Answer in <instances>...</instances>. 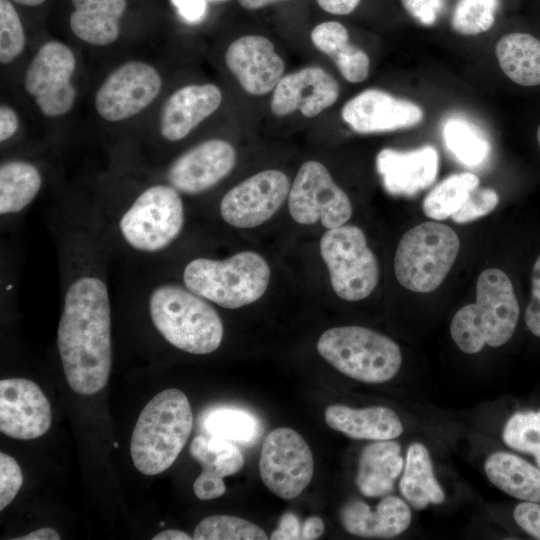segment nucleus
Segmentation results:
<instances>
[{
	"mask_svg": "<svg viewBox=\"0 0 540 540\" xmlns=\"http://www.w3.org/2000/svg\"><path fill=\"white\" fill-rule=\"evenodd\" d=\"M57 346L70 388L92 395L107 384L111 363V309L105 281L80 274L64 293Z\"/></svg>",
	"mask_w": 540,
	"mask_h": 540,
	"instance_id": "f257e3e1",
	"label": "nucleus"
},
{
	"mask_svg": "<svg viewBox=\"0 0 540 540\" xmlns=\"http://www.w3.org/2000/svg\"><path fill=\"white\" fill-rule=\"evenodd\" d=\"M519 314L508 275L500 269H486L477 279L476 303L463 306L452 318L451 337L467 354L480 352L485 344L500 347L512 337Z\"/></svg>",
	"mask_w": 540,
	"mask_h": 540,
	"instance_id": "f03ea898",
	"label": "nucleus"
},
{
	"mask_svg": "<svg viewBox=\"0 0 540 540\" xmlns=\"http://www.w3.org/2000/svg\"><path fill=\"white\" fill-rule=\"evenodd\" d=\"M193 414L187 396L167 389L141 411L131 436L130 453L136 469L145 475L167 470L189 438Z\"/></svg>",
	"mask_w": 540,
	"mask_h": 540,
	"instance_id": "7ed1b4c3",
	"label": "nucleus"
},
{
	"mask_svg": "<svg viewBox=\"0 0 540 540\" xmlns=\"http://www.w3.org/2000/svg\"><path fill=\"white\" fill-rule=\"evenodd\" d=\"M148 309L151 321L174 347L197 355L214 352L223 339V323L208 300L187 287L164 283L152 289Z\"/></svg>",
	"mask_w": 540,
	"mask_h": 540,
	"instance_id": "20e7f679",
	"label": "nucleus"
},
{
	"mask_svg": "<svg viewBox=\"0 0 540 540\" xmlns=\"http://www.w3.org/2000/svg\"><path fill=\"white\" fill-rule=\"evenodd\" d=\"M184 286L226 309H237L257 301L270 281V267L256 252L243 251L226 259L199 257L183 270Z\"/></svg>",
	"mask_w": 540,
	"mask_h": 540,
	"instance_id": "39448f33",
	"label": "nucleus"
},
{
	"mask_svg": "<svg viewBox=\"0 0 540 540\" xmlns=\"http://www.w3.org/2000/svg\"><path fill=\"white\" fill-rule=\"evenodd\" d=\"M317 350L336 370L365 383L391 380L402 363V354L396 342L361 326L326 330L317 342Z\"/></svg>",
	"mask_w": 540,
	"mask_h": 540,
	"instance_id": "423d86ee",
	"label": "nucleus"
},
{
	"mask_svg": "<svg viewBox=\"0 0 540 540\" xmlns=\"http://www.w3.org/2000/svg\"><path fill=\"white\" fill-rule=\"evenodd\" d=\"M459 249L460 240L450 226L423 222L402 236L394 258L395 276L404 288L429 293L441 285Z\"/></svg>",
	"mask_w": 540,
	"mask_h": 540,
	"instance_id": "0eeeda50",
	"label": "nucleus"
},
{
	"mask_svg": "<svg viewBox=\"0 0 540 540\" xmlns=\"http://www.w3.org/2000/svg\"><path fill=\"white\" fill-rule=\"evenodd\" d=\"M185 220L179 192L170 184H155L142 191L121 213L118 232L131 249L160 252L180 235Z\"/></svg>",
	"mask_w": 540,
	"mask_h": 540,
	"instance_id": "6e6552de",
	"label": "nucleus"
},
{
	"mask_svg": "<svg viewBox=\"0 0 540 540\" xmlns=\"http://www.w3.org/2000/svg\"><path fill=\"white\" fill-rule=\"evenodd\" d=\"M320 253L332 289L341 299L360 301L373 292L379 280V265L359 227L328 229L320 240Z\"/></svg>",
	"mask_w": 540,
	"mask_h": 540,
	"instance_id": "1a4fd4ad",
	"label": "nucleus"
},
{
	"mask_svg": "<svg viewBox=\"0 0 540 540\" xmlns=\"http://www.w3.org/2000/svg\"><path fill=\"white\" fill-rule=\"evenodd\" d=\"M291 217L299 224L312 225L318 220L327 229L344 225L352 215L348 195L320 162L310 160L298 169L288 195Z\"/></svg>",
	"mask_w": 540,
	"mask_h": 540,
	"instance_id": "9d476101",
	"label": "nucleus"
},
{
	"mask_svg": "<svg viewBox=\"0 0 540 540\" xmlns=\"http://www.w3.org/2000/svg\"><path fill=\"white\" fill-rule=\"evenodd\" d=\"M265 486L282 499H293L309 485L314 473L311 449L295 430L280 427L265 438L259 460Z\"/></svg>",
	"mask_w": 540,
	"mask_h": 540,
	"instance_id": "9b49d317",
	"label": "nucleus"
},
{
	"mask_svg": "<svg viewBox=\"0 0 540 540\" xmlns=\"http://www.w3.org/2000/svg\"><path fill=\"white\" fill-rule=\"evenodd\" d=\"M75 64L70 48L61 42L50 41L39 48L27 67L25 90L35 98L45 116L57 117L72 108L76 93L70 80Z\"/></svg>",
	"mask_w": 540,
	"mask_h": 540,
	"instance_id": "f8f14e48",
	"label": "nucleus"
},
{
	"mask_svg": "<svg viewBox=\"0 0 540 540\" xmlns=\"http://www.w3.org/2000/svg\"><path fill=\"white\" fill-rule=\"evenodd\" d=\"M290 181L280 170L256 173L231 188L222 198V219L236 228H254L269 220L288 198Z\"/></svg>",
	"mask_w": 540,
	"mask_h": 540,
	"instance_id": "ddd939ff",
	"label": "nucleus"
},
{
	"mask_svg": "<svg viewBox=\"0 0 540 540\" xmlns=\"http://www.w3.org/2000/svg\"><path fill=\"white\" fill-rule=\"evenodd\" d=\"M162 80L157 70L144 62H127L115 69L95 97L98 114L116 122L144 110L158 96Z\"/></svg>",
	"mask_w": 540,
	"mask_h": 540,
	"instance_id": "4468645a",
	"label": "nucleus"
},
{
	"mask_svg": "<svg viewBox=\"0 0 540 540\" xmlns=\"http://www.w3.org/2000/svg\"><path fill=\"white\" fill-rule=\"evenodd\" d=\"M52 422L51 406L31 380L0 381V431L14 439L31 440L44 435Z\"/></svg>",
	"mask_w": 540,
	"mask_h": 540,
	"instance_id": "2eb2a0df",
	"label": "nucleus"
},
{
	"mask_svg": "<svg viewBox=\"0 0 540 540\" xmlns=\"http://www.w3.org/2000/svg\"><path fill=\"white\" fill-rule=\"evenodd\" d=\"M341 116L353 131L371 134L416 126L423 121L424 111L412 101L366 89L344 104Z\"/></svg>",
	"mask_w": 540,
	"mask_h": 540,
	"instance_id": "dca6fc26",
	"label": "nucleus"
},
{
	"mask_svg": "<svg viewBox=\"0 0 540 540\" xmlns=\"http://www.w3.org/2000/svg\"><path fill=\"white\" fill-rule=\"evenodd\" d=\"M235 163L233 146L225 140L211 139L176 158L167 170V180L178 192L198 194L223 180Z\"/></svg>",
	"mask_w": 540,
	"mask_h": 540,
	"instance_id": "f3484780",
	"label": "nucleus"
},
{
	"mask_svg": "<svg viewBox=\"0 0 540 540\" xmlns=\"http://www.w3.org/2000/svg\"><path fill=\"white\" fill-rule=\"evenodd\" d=\"M339 93L337 80L322 67H304L280 79L273 90L270 110L279 117L300 111L312 118L332 106Z\"/></svg>",
	"mask_w": 540,
	"mask_h": 540,
	"instance_id": "a211bd4d",
	"label": "nucleus"
},
{
	"mask_svg": "<svg viewBox=\"0 0 540 540\" xmlns=\"http://www.w3.org/2000/svg\"><path fill=\"white\" fill-rule=\"evenodd\" d=\"M229 71L251 95L274 90L284 76L285 64L274 44L261 35H245L234 40L225 53Z\"/></svg>",
	"mask_w": 540,
	"mask_h": 540,
	"instance_id": "6ab92c4d",
	"label": "nucleus"
},
{
	"mask_svg": "<svg viewBox=\"0 0 540 540\" xmlns=\"http://www.w3.org/2000/svg\"><path fill=\"white\" fill-rule=\"evenodd\" d=\"M376 169L388 193L395 196H413L436 180L439 169L438 151L431 145L410 151L385 148L377 154Z\"/></svg>",
	"mask_w": 540,
	"mask_h": 540,
	"instance_id": "aec40b11",
	"label": "nucleus"
},
{
	"mask_svg": "<svg viewBox=\"0 0 540 540\" xmlns=\"http://www.w3.org/2000/svg\"><path fill=\"white\" fill-rule=\"evenodd\" d=\"M190 454L203 468L193 484L200 500L222 496L226 491L224 477L237 473L244 465V456L234 442L210 436H196L189 448Z\"/></svg>",
	"mask_w": 540,
	"mask_h": 540,
	"instance_id": "412c9836",
	"label": "nucleus"
},
{
	"mask_svg": "<svg viewBox=\"0 0 540 540\" xmlns=\"http://www.w3.org/2000/svg\"><path fill=\"white\" fill-rule=\"evenodd\" d=\"M409 506L397 496H385L375 508L359 499L345 503L340 510L344 529L365 538L389 539L402 534L410 525Z\"/></svg>",
	"mask_w": 540,
	"mask_h": 540,
	"instance_id": "4be33fe9",
	"label": "nucleus"
},
{
	"mask_svg": "<svg viewBox=\"0 0 540 540\" xmlns=\"http://www.w3.org/2000/svg\"><path fill=\"white\" fill-rule=\"evenodd\" d=\"M222 102V92L214 84L187 85L175 91L163 106L160 132L168 141L185 138Z\"/></svg>",
	"mask_w": 540,
	"mask_h": 540,
	"instance_id": "5701e85b",
	"label": "nucleus"
},
{
	"mask_svg": "<svg viewBox=\"0 0 540 540\" xmlns=\"http://www.w3.org/2000/svg\"><path fill=\"white\" fill-rule=\"evenodd\" d=\"M324 416L330 428L353 439L392 440L403 432L398 415L383 406L355 409L334 404L326 408Z\"/></svg>",
	"mask_w": 540,
	"mask_h": 540,
	"instance_id": "b1692460",
	"label": "nucleus"
},
{
	"mask_svg": "<svg viewBox=\"0 0 540 540\" xmlns=\"http://www.w3.org/2000/svg\"><path fill=\"white\" fill-rule=\"evenodd\" d=\"M400 445L391 440L366 445L358 460L356 485L366 497L388 495L402 473L404 460Z\"/></svg>",
	"mask_w": 540,
	"mask_h": 540,
	"instance_id": "393cba45",
	"label": "nucleus"
},
{
	"mask_svg": "<svg viewBox=\"0 0 540 540\" xmlns=\"http://www.w3.org/2000/svg\"><path fill=\"white\" fill-rule=\"evenodd\" d=\"M72 4L70 28L80 40L105 46L118 38L126 0H72Z\"/></svg>",
	"mask_w": 540,
	"mask_h": 540,
	"instance_id": "a878e982",
	"label": "nucleus"
},
{
	"mask_svg": "<svg viewBox=\"0 0 540 540\" xmlns=\"http://www.w3.org/2000/svg\"><path fill=\"white\" fill-rule=\"evenodd\" d=\"M310 38L319 51L332 59L346 81L360 83L368 77L369 56L350 43L348 31L343 24L337 21L322 22L312 29Z\"/></svg>",
	"mask_w": 540,
	"mask_h": 540,
	"instance_id": "bb28decb",
	"label": "nucleus"
},
{
	"mask_svg": "<svg viewBox=\"0 0 540 540\" xmlns=\"http://www.w3.org/2000/svg\"><path fill=\"white\" fill-rule=\"evenodd\" d=\"M484 469L500 490L517 499L540 503V469L508 452L492 453Z\"/></svg>",
	"mask_w": 540,
	"mask_h": 540,
	"instance_id": "cd10ccee",
	"label": "nucleus"
},
{
	"mask_svg": "<svg viewBox=\"0 0 540 540\" xmlns=\"http://www.w3.org/2000/svg\"><path fill=\"white\" fill-rule=\"evenodd\" d=\"M399 487L404 498L419 510L445 500L444 491L434 475L430 454L422 443L414 442L409 446Z\"/></svg>",
	"mask_w": 540,
	"mask_h": 540,
	"instance_id": "c85d7f7f",
	"label": "nucleus"
},
{
	"mask_svg": "<svg viewBox=\"0 0 540 540\" xmlns=\"http://www.w3.org/2000/svg\"><path fill=\"white\" fill-rule=\"evenodd\" d=\"M495 52L502 71L513 82L540 85L539 39L527 33H509L498 40Z\"/></svg>",
	"mask_w": 540,
	"mask_h": 540,
	"instance_id": "c756f323",
	"label": "nucleus"
},
{
	"mask_svg": "<svg viewBox=\"0 0 540 540\" xmlns=\"http://www.w3.org/2000/svg\"><path fill=\"white\" fill-rule=\"evenodd\" d=\"M42 186L39 170L23 160H10L0 166V214H16L37 196Z\"/></svg>",
	"mask_w": 540,
	"mask_h": 540,
	"instance_id": "7c9ffc66",
	"label": "nucleus"
},
{
	"mask_svg": "<svg viewBox=\"0 0 540 540\" xmlns=\"http://www.w3.org/2000/svg\"><path fill=\"white\" fill-rule=\"evenodd\" d=\"M446 148L463 165L478 167L489 157L491 145L479 127L461 116L449 117L442 125Z\"/></svg>",
	"mask_w": 540,
	"mask_h": 540,
	"instance_id": "2f4dec72",
	"label": "nucleus"
},
{
	"mask_svg": "<svg viewBox=\"0 0 540 540\" xmlns=\"http://www.w3.org/2000/svg\"><path fill=\"white\" fill-rule=\"evenodd\" d=\"M479 182L478 176L471 172L448 176L424 198L422 208L425 215L437 221L451 217L471 191L479 186Z\"/></svg>",
	"mask_w": 540,
	"mask_h": 540,
	"instance_id": "473e14b6",
	"label": "nucleus"
},
{
	"mask_svg": "<svg viewBox=\"0 0 540 540\" xmlns=\"http://www.w3.org/2000/svg\"><path fill=\"white\" fill-rule=\"evenodd\" d=\"M203 427L207 435L248 445L259 435L260 424L256 417L248 411L221 406L209 410L203 419Z\"/></svg>",
	"mask_w": 540,
	"mask_h": 540,
	"instance_id": "72a5a7b5",
	"label": "nucleus"
},
{
	"mask_svg": "<svg viewBox=\"0 0 540 540\" xmlns=\"http://www.w3.org/2000/svg\"><path fill=\"white\" fill-rule=\"evenodd\" d=\"M195 540H265L266 532L256 524L230 515H213L196 526Z\"/></svg>",
	"mask_w": 540,
	"mask_h": 540,
	"instance_id": "f704fd0d",
	"label": "nucleus"
},
{
	"mask_svg": "<svg viewBox=\"0 0 540 540\" xmlns=\"http://www.w3.org/2000/svg\"><path fill=\"white\" fill-rule=\"evenodd\" d=\"M502 438L510 448L533 455L540 468V410L513 414L504 426Z\"/></svg>",
	"mask_w": 540,
	"mask_h": 540,
	"instance_id": "c9c22d12",
	"label": "nucleus"
},
{
	"mask_svg": "<svg viewBox=\"0 0 540 540\" xmlns=\"http://www.w3.org/2000/svg\"><path fill=\"white\" fill-rule=\"evenodd\" d=\"M499 0H458L451 17L452 28L462 35H478L491 29Z\"/></svg>",
	"mask_w": 540,
	"mask_h": 540,
	"instance_id": "e433bc0d",
	"label": "nucleus"
},
{
	"mask_svg": "<svg viewBox=\"0 0 540 540\" xmlns=\"http://www.w3.org/2000/svg\"><path fill=\"white\" fill-rule=\"evenodd\" d=\"M24 46L25 34L16 9L10 1L0 0V62H12Z\"/></svg>",
	"mask_w": 540,
	"mask_h": 540,
	"instance_id": "4c0bfd02",
	"label": "nucleus"
},
{
	"mask_svg": "<svg viewBox=\"0 0 540 540\" xmlns=\"http://www.w3.org/2000/svg\"><path fill=\"white\" fill-rule=\"evenodd\" d=\"M497 192L491 188H475L461 207L451 216L459 224L472 222L490 213L498 204Z\"/></svg>",
	"mask_w": 540,
	"mask_h": 540,
	"instance_id": "58836bf2",
	"label": "nucleus"
},
{
	"mask_svg": "<svg viewBox=\"0 0 540 540\" xmlns=\"http://www.w3.org/2000/svg\"><path fill=\"white\" fill-rule=\"evenodd\" d=\"M23 483L22 472L16 460L0 453V510H4L17 495Z\"/></svg>",
	"mask_w": 540,
	"mask_h": 540,
	"instance_id": "ea45409f",
	"label": "nucleus"
},
{
	"mask_svg": "<svg viewBox=\"0 0 540 540\" xmlns=\"http://www.w3.org/2000/svg\"><path fill=\"white\" fill-rule=\"evenodd\" d=\"M524 320L529 331L540 338V255L532 269L531 295L525 309Z\"/></svg>",
	"mask_w": 540,
	"mask_h": 540,
	"instance_id": "a19ab883",
	"label": "nucleus"
},
{
	"mask_svg": "<svg viewBox=\"0 0 540 540\" xmlns=\"http://www.w3.org/2000/svg\"><path fill=\"white\" fill-rule=\"evenodd\" d=\"M405 10L419 23L434 25L444 9V0H401Z\"/></svg>",
	"mask_w": 540,
	"mask_h": 540,
	"instance_id": "79ce46f5",
	"label": "nucleus"
},
{
	"mask_svg": "<svg viewBox=\"0 0 540 540\" xmlns=\"http://www.w3.org/2000/svg\"><path fill=\"white\" fill-rule=\"evenodd\" d=\"M513 517L518 526L536 539H540V504L524 501L518 504Z\"/></svg>",
	"mask_w": 540,
	"mask_h": 540,
	"instance_id": "37998d69",
	"label": "nucleus"
},
{
	"mask_svg": "<svg viewBox=\"0 0 540 540\" xmlns=\"http://www.w3.org/2000/svg\"><path fill=\"white\" fill-rule=\"evenodd\" d=\"M226 0H170L179 17L188 24H199L207 16L210 3Z\"/></svg>",
	"mask_w": 540,
	"mask_h": 540,
	"instance_id": "c03bdc74",
	"label": "nucleus"
},
{
	"mask_svg": "<svg viewBox=\"0 0 540 540\" xmlns=\"http://www.w3.org/2000/svg\"><path fill=\"white\" fill-rule=\"evenodd\" d=\"M302 524L298 517L291 512L284 513L277 528L271 533L270 539H301Z\"/></svg>",
	"mask_w": 540,
	"mask_h": 540,
	"instance_id": "a18cd8bd",
	"label": "nucleus"
},
{
	"mask_svg": "<svg viewBox=\"0 0 540 540\" xmlns=\"http://www.w3.org/2000/svg\"><path fill=\"white\" fill-rule=\"evenodd\" d=\"M18 117L14 110L2 105L0 108V141L11 138L18 128Z\"/></svg>",
	"mask_w": 540,
	"mask_h": 540,
	"instance_id": "49530a36",
	"label": "nucleus"
},
{
	"mask_svg": "<svg viewBox=\"0 0 540 540\" xmlns=\"http://www.w3.org/2000/svg\"><path fill=\"white\" fill-rule=\"evenodd\" d=\"M324 11L333 15H347L352 13L361 0H316Z\"/></svg>",
	"mask_w": 540,
	"mask_h": 540,
	"instance_id": "de8ad7c7",
	"label": "nucleus"
},
{
	"mask_svg": "<svg viewBox=\"0 0 540 540\" xmlns=\"http://www.w3.org/2000/svg\"><path fill=\"white\" fill-rule=\"evenodd\" d=\"M325 529L323 520L318 516H311L302 523L301 539H317Z\"/></svg>",
	"mask_w": 540,
	"mask_h": 540,
	"instance_id": "09e8293b",
	"label": "nucleus"
},
{
	"mask_svg": "<svg viewBox=\"0 0 540 540\" xmlns=\"http://www.w3.org/2000/svg\"><path fill=\"white\" fill-rule=\"evenodd\" d=\"M16 540H59L60 535L53 528L45 527L32 531L31 533L14 538Z\"/></svg>",
	"mask_w": 540,
	"mask_h": 540,
	"instance_id": "8fccbe9b",
	"label": "nucleus"
},
{
	"mask_svg": "<svg viewBox=\"0 0 540 540\" xmlns=\"http://www.w3.org/2000/svg\"><path fill=\"white\" fill-rule=\"evenodd\" d=\"M152 539L153 540H190V539H193V536H190L188 533L182 530L169 529V530H164L156 534Z\"/></svg>",
	"mask_w": 540,
	"mask_h": 540,
	"instance_id": "3c124183",
	"label": "nucleus"
},
{
	"mask_svg": "<svg viewBox=\"0 0 540 540\" xmlns=\"http://www.w3.org/2000/svg\"><path fill=\"white\" fill-rule=\"evenodd\" d=\"M237 1L243 8L247 10H256V9H260L274 3L287 1V0H237Z\"/></svg>",
	"mask_w": 540,
	"mask_h": 540,
	"instance_id": "603ef678",
	"label": "nucleus"
},
{
	"mask_svg": "<svg viewBox=\"0 0 540 540\" xmlns=\"http://www.w3.org/2000/svg\"><path fill=\"white\" fill-rule=\"evenodd\" d=\"M15 2L26 6H38L46 0H14Z\"/></svg>",
	"mask_w": 540,
	"mask_h": 540,
	"instance_id": "864d4df0",
	"label": "nucleus"
},
{
	"mask_svg": "<svg viewBox=\"0 0 540 540\" xmlns=\"http://www.w3.org/2000/svg\"><path fill=\"white\" fill-rule=\"evenodd\" d=\"M536 137H537L538 145H539V147H540V125H539V127H538V129H537Z\"/></svg>",
	"mask_w": 540,
	"mask_h": 540,
	"instance_id": "5fc2aeb1",
	"label": "nucleus"
},
{
	"mask_svg": "<svg viewBox=\"0 0 540 540\" xmlns=\"http://www.w3.org/2000/svg\"><path fill=\"white\" fill-rule=\"evenodd\" d=\"M114 447H118V443H114Z\"/></svg>",
	"mask_w": 540,
	"mask_h": 540,
	"instance_id": "6e6d98bb",
	"label": "nucleus"
}]
</instances>
